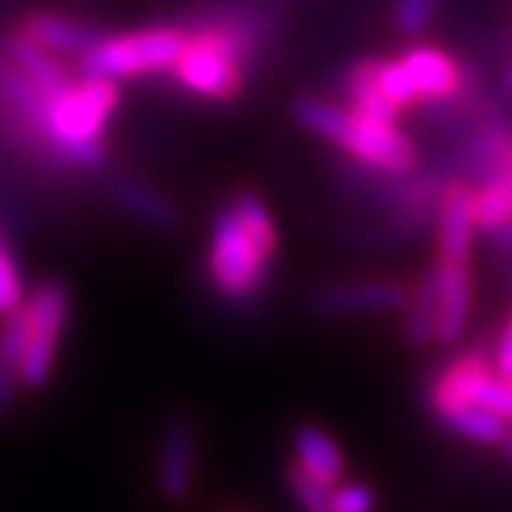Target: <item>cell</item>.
I'll return each instance as SVG.
<instances>
[{
	"mask_svg": "<svg viewBox=\"0 0 512 512\" xmlns=\"http://www.w3.org/2000/svg\"><path fill=\"white\" fill-rule=\"evenodd\" d=\"M22 31L34 44L56 53L59 59H84L90 56L102 41L105 31L93 22L71 19V16H56V13H31L22 22Z\"/></svg>",
	"mask_w": 512,
	"mask_h": 512,
	"instance_id": "12",
	"label": "cell"
},
{
	"mask_svg": "<svg viewBox=\"0 0 512 512\" xmlns=\"http://www.w3.org/2000/svg\"><path fill=\"white\" fill-rule=\"evenodd\" d=\"M438 420L445 423V429H451L454 435L466 438V442H475V445H503L512 432V426L503 417H497L479 405H463L457 411L442 414Z\"/></svg>",
	"mask_w": 512,
	"mask_h": 512,
	"instance_id": "21",
	"label": "cell"
},
{
	"mask_svg": "<svg viewBox=\"0 0 512 512\" xmlns=\"http://www.w3.org/2000/svg\"><path fill=\"white\" fill-rule=\"evenodd\" d=\"M275 256L278 229L269 204L253 189H235L210 219L204 284L223 306L247 312L266 300Z\"/></svg>",
	"mask_w": 512,
	"mask_h": 512,
	"instance_id": "1",
	"label": "cell"
},
{
	"mask_svg": "<svg viewBox=\"0 0 512 512\" xmlns=\"http://www.w3.org/2000/svg\"><path fill=\"white\" fill-rule=\"evenodd\" d=\"M472 204L475 223L485 235H497L503 226L512 223V158L479 179V186L472 189Z\"/></svg>",
	"mask_w": 512,
	"mask_h": 512,
	"instance_id": "19",
	"label": "cell"
},
{
	"mask_svg": "<svg viewBox=\"0 0 512 512\" xmlns=\"http://www.w3.org/2000/svg\"><path fill=\"white\" fill-rule=\"evenodd\" d=\"M7 59L44 93V99H53L75 84V75L65 68V62L41 44H34L22 28L7 38Z\"/></svg>",
	"mask_w": 512,
	"mask_h": 512,
	"instance_id": "16",
	"label": "cell"
},
{
	"mask_svg": "<svg viewBox=\"0 0 512 512\" xmlns=\"http://www.w3.org/2000/svg\"><path fill=\"white\" fill-rule=\"evenodd\" d=\"M377 78H380L386 99L398 108V112H408V108L420 105L414 81H411L408 68L401 59H377Z\"/></svg>",
	"mask_w": 512,
	"mask_h": 512,
	"instance_id": "23",
	"label": "cell"
},
{
	"mask_svg": "<svg viewBox=\"0 0 512 512\" xmlns=\"http://www.w3.org/2000/svg\"><path fill=\"white\" fill-rule=\"evenodd\" d=\"M28 340V315L25 306H19L10 318H4L0 327V420L16 411L19 389H22V352Z\"/></svg>",
	"mask_w": 512,
	"mask_h": 512,
	"instance_id": "18",
	"label": "cell"
},
{
	"mask_svg": "<svg viewBox=\"0 0 512 512\" xmlns=\"http://www.w3.org/2000/svg\"><path fill=\"white\" fill-rule=\"evenodd\" d=\"M503 448H506V454H509V460H512V432H509V438L503 442Z\"/></svg>",
	"mask_w": 512,
	"mask_h": 512,
	"instance_id": "30",
	"label": "cell"
},
{
	"mask_svg": "<svg viewBox=\"0 0 512 512\" xmlns=\"http://www.w3.org/2000/svg\"><path fill=\"white\" fill-rule=\"evenodd\" d=\"M118 81L84 78L65 93L47 99L44 133L53 145L59 164L78 170H102L108 164L105 127L118 112Z\"/></svg>",
	"mask_w": 512,
	"mask_h": 512,
	"instance_id": "3",
	"label": "cell"
},
{
	"mask_svg": "<svg viewBox=\"0 0 512 512\" xmlns=\"http://www.w3.org/2000/svg\"><path fill=\"white\" fill-rule=\"evenodd\" d=\"M494 238V244L500 247V250H512V223L509 226H503L497 235H491Z\"/></svg>",
	"mask_w": 512,
	"mask_h": 512,
	"instance_id": "28",
	"label": "cell"
},
{
	"mask_svg": "<svg viewBox=\"0 0 512 512\" xmlns=\"http://www.w3.org/2000/svg\"><path fill=\"white\" fill-rule=\"evenodd\" d=\"M25 315H28V340L22 352V389L41 392L50 386L59 346L68 334L71 321V290L62 278H44L31 287L25 297Z\"/></svg>",
	"mask_w": 512,
	"mask_h": 512,
	"instance_id": "6",
	"label": "cell"
},
{
	"mask_svg": "<svg viewBox=\"0 0 512 512\" xmlns=\"http://www.w3.org/2000/svg\"><path fill=\"white\" fill-rule=\"evenodd\" d=\"M435 260L442 263H469L475 232V204H472V186L466 179H448L435 207Z\"/></svg>",
	"mask_w": 512,
	"mask_h": 512,
	"instance_id": "10",
	"label": "cell"
},
{
	"mask_svg": "<svg viewBox=\"0 0 512 512\" xmlns=\"http://www.w3.org/2000/svg\"><path fill=\"white\" fill-rule=\"evenodd\" d=\"M411 284L398 278H358L331 281L309 290L306 309L318 318H355V315H383L405 312L411 303Z\"/></svg>",
	"mask_w": 512,
	"mask_h": 512,
	"instance_id": "8",
	"label": "cell"
},
{
	"mask_svg": "<svg viewBox=\"0 0 512 512\" xmlns=\"http://www.w3.org/2000/svg\"><path fill=\"white\" fill-rule=\"evenodd\" d=\"M294 121L312 136L331 142L334 149L346 152L352 161L377 167L383 173H414L420 164L417 145L398 127V121L364 118L346 105H337L324 96L303 93L290 102Z\"/></svg>",
	"mask_w": 512,
	"mask_h": 512,
	"instance_id": "2",
	"label": "cell"
},
{
	"mask_svg": "<svg viewBox=\"0 0 512 512\" xmlns=\"http://www.w3.org/2000/svg\"><path fill=\"white\" fill-rule=\"evenodd\" d=\"M435 272H438V334H435V346H457L466 334V324L472 315L469 263L435 260Z\"/></svg>",
	"mask_w": 512,
	"mask_h": 512,
	"instance_id": "13",
	"label": "cell"
},
{
	"mask_svg": "<svg viewBox=\"0 0 512 512\" xmlns=\"http://www.w3.org/2000/svg\"><path fill=\"white\" fill-rule=\"evenodd\" d=\"M442 0H392V28L401 38H420L438 16Z\"/></svg>",
	"mask_w": 512,
	"mask_h": 512,
	"instance_id": "25",
	"label": "cell"
},
{
	"mask_svg": "<svg viewBox=\"0 0 512 512\" xmlns=\"http://www.w3.org/2000/svg\"><path fill=\"white\" fill-rule=\"evenodd\" d=\"M284 482H287V491L290 497L297 500V506L303 512H334V503H331V488L318 485L312 475H306L294 460L284 466Z\"/></svg>",
	"mask_w": 512,
	"mask_h": 512,
	"instance_id": "24",
	"label": "cell"
},
{
	"mask_svg": "<svg viewBox=\"0 0 512 512\" xmlns=\"http://www.w3.org/2000/svg\"><path fill=\"white\" fill-rule=\"evenodd\" d=\"M494 368L506 380H512V309H509V315L503 321V331H500L497 346H494Z\"/></svg>",
	"mask_w": 512,
	"mask_h": 512,
	"instance_id": "27",
	"label": "cell"
},
{
	"mask_svg": "<svg viewBox=\"0 0 512 512\" xmlns=\"http://www.w3.org/2000/svg\"><path fill=\"white\" fill-rule=\"evenodd\" d=\"M500 81H503V90L512 96V65H506V68H503V78H500Z\"/></svg>",
	"mask_w": 512,
	"mask_h": 512,
	"instance_id": "29",
	"label": "cell"
},
{
	"mask_svg": "<svg viewBox=\"0 0 512 512\" xmlns=\"http://www.w3.org/2000/svg\"><path fill=\"white\" fill-rule=\"evenodd\" d=\"M438 334V272L435 263L417 278L411 290V303L405 306V327H401V337L411 349H429L435 346Z\"/></svg>",
	"mask_w": 512,
	"mask_h": 512,
	"instance_id": "20",
	"label": "cell"
},
{
	"mask_svg": "<svg viewBox=\"0 0 512 512\" xmlns=\"http://www.w3.org/2000/svg\"><path fill=\"white\" fill-rule=\"evenodd\" d=\"M219 512H250V509H244V506H226V509H219Z\"/></svg>",
	"mask_w": 512,
	"mask_h": 512,
	"instance_id": "31",
	"label": "cell"
},
{
	"mask_svg": "<svg viewBox=\"0 0 512 512\" xmlns=\"http://www.w3.org/2000/svg\"><path fill=\"white\" fill-rule=\"evenodd\" d=\"M340 96L346 108L364 115V118H377V121H398V108L386 99L380 78H377V59L364 56L355 59L343 68L340 75Z\"/></svg>",
	"mask_w": 512,
	"mask_h": 512,
	"instance_id": "17",
	"label": "cell"
},
{
	"mask_svg": "<svg viewBox=\"0 0 512 512\" xmlns=\"http://www.w3.org/2000/svg\"><path fill=\"white\" fill-rule=\"evenodd\" d=\"M426 405L435 417L463 405H479L512 426V380H506L488 352L472 349L451 358L426 386Z\"/></svg>",
	"mask_w": 512,
	"mask_h": 512,
	"instance_id": "5",
	"label": "cell"
},
{
	"mask_svg": "<svg viewBox=\"0 0 512 512\" xmlns=\"http://www.w3.org/2000/svg\"><path fill=\"white\" fill-rule=\"evenodd\" d=\"M198 460H201V429L189 414H173L158 438L155 457V482L158 494L170 506L189 503L198 485Z\"/></svg>",
	"mask_w": 512,
	"mask_h": 512,
	"instance_id": "9",
	"label": "cell"
},
{
	"mask_svg": "<svg viewBox=\"0 0 512 512\" xmlns=\"http://www.w3.org/2000/svg\"><path fill=\"white\" fill-rule=\"evenodd\" d=\"M173 78L182 90L201 99L235 102L244 93L247 62L223 34L189 28V44L173 65Z\"/></svg>",
	"mask_w": 512,
	"mask_h": 512,
	"instance_id": "7",
	"label": "cell"
},
{
	"mask_svg": "<svg viewBox=\"0 0 512 512\" xmlns=\"http://www.w3.org/2000/svg\"><path fill=\"white\" fill-rule=\"evenodd\" d=\"M105 189L124 213H130L133 219H139V223H145V226L161 229V232H176L182 223L179 207L167 195H161L158 189L149 186V182H142L130 173L108 176Z\"/></svg>",
	"mask_w": 512,
	"mask_h": 512,
	"instance_id": "14",
	"label": "cell"
},
{
	"mask_svg": "<svg viewBox=\"0 0 512 512\" xmlns=\"http://www.w3.org/2000/svg\"><path fill=\"white\" fill-rule=\"evenodd\" d=\"M408 75L414 81L420 105H442L466 90V68L442 47L432 44H414L401 53Z\"/></svg>",
	"mask_w": 512,
	"mask_h": 512,
	"instance_id": "11",
	"label": "cell"
},
{
	"mask_svg": "<svg viewBox=\"0 0 512 512\" xmlns=\"http://www.w3.org/2000/svg\"><path fill=\"white\" fill-rule=\"evenodd\" d=\"M189 44L186 25H149L127 34H105V41L78 62L84 78L136 81L173 71Z\"/></svg>",
	"mask_w": 512,
	"mask_h": 512,
	"instance_id": "4",
	"label": "cell"
},
{
	"mask_svg": "<svg viewBox=\"0 0 512 512\" xmlns=\"http://www.w3.org/2000/svg\"><path fill=\"white\" fill-rule=\"evenodd\" d=\"M25 303V281L10 238L0 232V318H10Z\"/></svg>",
	"mask_w": 512,
	"mask_h": 512,
	"instance_id": "22",
	"label": "cell"
},
{
	"mask_svg": "<svg viewBox=\"0 0 512 512\" xmlns=\"http://www.w3.org/2000/svg\"><path fill=\"white\" fill-rule=\"evenodd\" d=\"M331 503L334 512H374L377 506L374 491L361 482H340L337 488H331Z\"/></svg>",
	"mask_w": 512,
	"mask_h": 512,
	"instance_id": "26",
	"label": "cell"
},
{
	"mask_svg": "<svg viewBox=\"0 0 512 512\" xmlns=\"http://www.w3.org/2000/svg\"><path fill=\"white\" fill-rule=\"evenodd\" d=\"M294 463L324 488L346 482V454L321 423H300L294 429Z\"/></svg>",
	"mask_w": 512,
	"mask_h": 512,
	"instance_id": "15",
	"label": "cell"
}]
</instances>
